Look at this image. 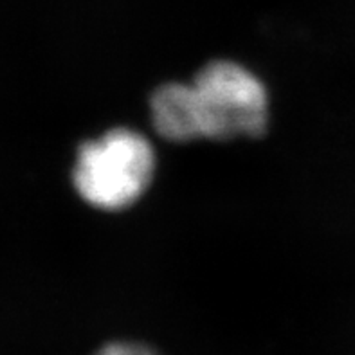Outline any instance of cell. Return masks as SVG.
<instances>
[{"label": "cell", "instance_id": "7a4b0ae2", "mask_svg": "<svg viewBox=\"0 0 355 355\" xmlns=\"http://www.w3.org/2000/svg\"><path fill=\"white\" fill-rule=\"evenodd\" d=\"M153 164L155 157L146 137L128 128H116L81 144L72 180L90 206L114 211L130 206L144 193Z\"/></svg>", "mask_w": 355, "mask_h": 355}, {"label": "cell", "instance_id": "3957f363", "mask_svg": "<svg viewBox=\"0 0 355 355\" xmlns=\"http://www.w3.org/2000/svg\"><path fill=\"white\" fill-rule=\"evenodd\" d=\"M155 130L168 141H197L189 83H166L159 87L150 101Z\"/></svg>", "mask_w": 355, "mask_h": 355}, {"label": "cell", "instance_id": "6da1fadb", "mask_svg": "<svg viewBox=\"0 0 355 355\" xmlns=\"http://www.w3.org/2000/svg\"><path fill=\"white\" fill-rule=\"evenodd\" d=\"M198 139L227 141L257 137L266 132V87L252 72L230 62L207 63L189 83Z\"/></svg>", "mask_w": 355, "mask_h": 355}, {"label": "cell", "instance_id": "277c9868", "mask_svg": "<svg viewBox=\"0 0 355 355\" xmlns=\"http://www.w3.org/2000/svg\"><path fill=\"white\" fill-rule=\"evenodd\" d=\"M96 355H155L152 350L141 345H134V343H112L107 345Z\"/></svg>", "mask_w": 355, "mask_h": 355}]
</instances>
